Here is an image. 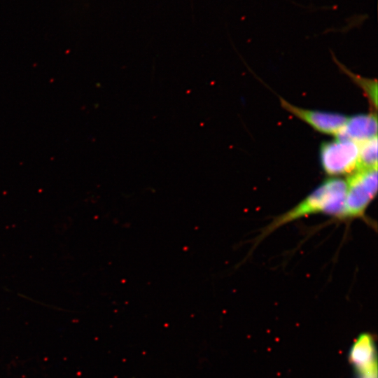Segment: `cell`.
<instances>
[{"mask_svg": "<svg viewBox=\"0 0 378 378\" xmlns=\"http://www.w3.org/2000/svg\"><path fill=\"white\" fill-rule=\"evenodd\" d=\"M372 346L370 340L363 337L356 344L352 351L351 356L357 366L366 373L372 370Z\"/></svg>", "mask_w": 378, "mask_h": 378, "instance_id": "obj_6", "label": "cell"}, {"mask_svg": "<svg viewBox=\"0 0 378 378\" xmlns=\"http://www.w3.org/2000/svg\"><path fill=\"white\" fill-rule=\"evenodd\" d=\"M346 191V183L344 180L339 178L326 180L298 204L269 224L262 231L260 238L288 223L310 214H325L340 218Z\"/></svg>", "mask_w": 378, "mask_h": 378, "instance_id": "obj_1", "label": "cell"}, {"mask_svg": "<svg viewBox=\"0 0 378 378\" xmlns=\"http://www.w3.org/2000/svg\"><path fill=\"white\" fill-rule=\"evenodd\" d=\"M376 114L356 115L347 118L346 122L337 135L338 139L349 140L358 144L374 137L377 132Z\"/></svg>", "mask_w": 378, "mask_h": 378, "instance_id": "obj_5", "label": "cell"}, {"mask_svg": "<svg viewBox=\"0 0 378 378\" xmlns=\"http://www.w3.org/2000/svg\"><path fill=\"white\" fill-rule=\"evenodd\" d=\"M359 168H377V136L358 144Z\"/></svg>", "mask_w": 378, "mask_h": 378, "instance_id": "obj_7", "label": "cell"}, {"mask_svg": "<svg viewBox=\"0 0 378 378\" xmlns=\"http://www.w3.org/2000/svg\"><path fill=\"white\" fill-rule=\"evenodd\" d=\"M320 160L323 171L330 176L351 174L359 167L358 144L337 139L321 145Z\"/></svg>", "mask_w": 378, "mask_h": 378, "instance_id": "obj_3", "label": "cell"}, {"mask_svg": "<svg viewBox=\"0 0 378 378\" xmlns=\"http://www.w3.org/2000/svg\"><path fill=\"white\" fill-rule=\"evenodd\" d=\"M280 100L284 109L321 133L337 136L347 120L346 116L339 113L304 109L281 98Z\"/></svg>", "mask_w": 378, "mask_h": 378, "instance_id": "obj_4", "label": "cell"}, {"mask_svg": "<svg viewBox=\"0 0 378 378\" xmlns=\"http://www.w3.org/2000/svg\"><path fill=\"white\" fill-rule=\"evenodd\" d=\"M346 183L340 219L361 218L377 192V168H359L351 174Z\"/></svg>", "mask_w": 378, "mask_h": 378, "instance_id": "obj_2", "label": "cell"}, {"mask_svg": "<svg viewBox=\"0 0 378 378\" xmlns=\"http://www.w3.org/2000/svg\"><path fill=\"white\" fill-rule=\"evenodd\" d=\"M339 66L344 72H345L363 90L372 108L376 111L377 108V80L356 75L349 69H346L344 66H342L341 64H339Z\"/></svg>", "mask_w": 378, "mask_h": 378, "instance_id": "obj_8", "label": "cell"}]
</instances>
